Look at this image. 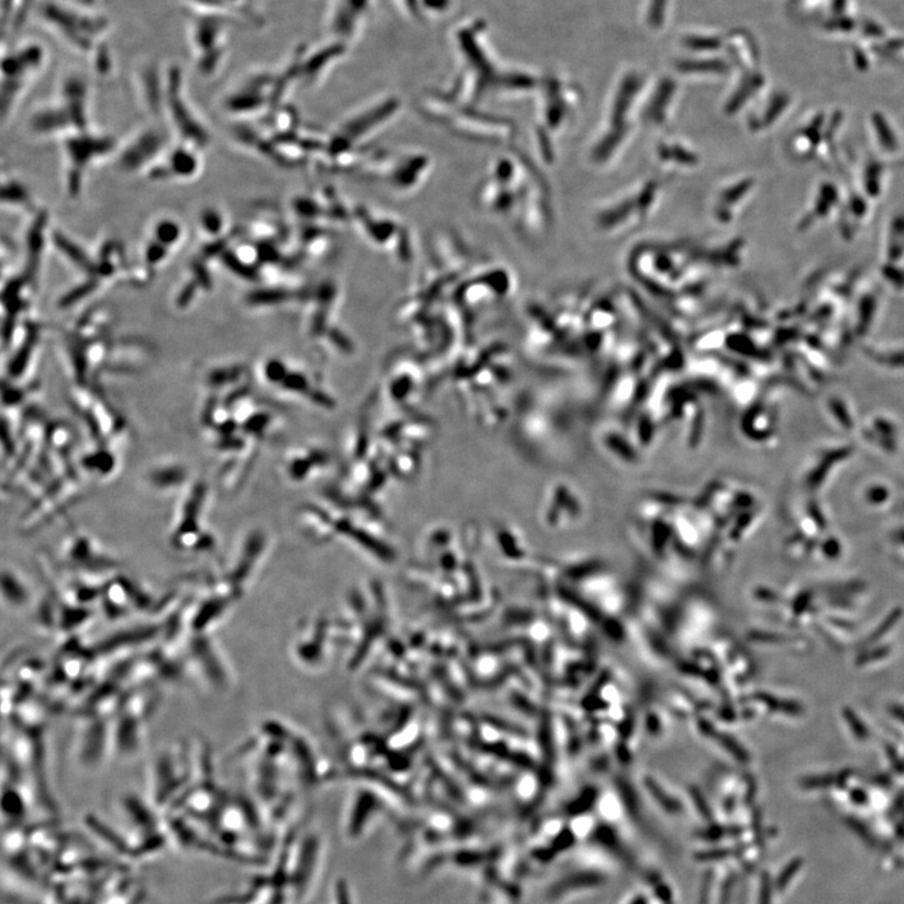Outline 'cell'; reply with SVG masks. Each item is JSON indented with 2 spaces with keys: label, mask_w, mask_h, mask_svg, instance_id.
<instances>
[{
  "label": "cell",
  "mask_w": 904,
  "mask_h": 904,
  "mask_svg": "<svg viewBox=\"0 0 904 904\" xmlns=\"http://www.w3.org/2000/svg\"><path fill=\"white\" fill-rule=\"evenodd\" d=\"M829 621H830V622H832V624H834V626H837V627H840V628H844V629L853 628V624H851V623L846 622V621H842V619H838V618H829Z\"/></svg>",
  "instance_id": "cell-27"
},
{
  "label": "cell",
  "mask_w": 904,
  "mask_h": 904,
  "mask_svg": "<svg viewBox=\"0 0 904 904\" xmlns=\"http://www.w3.org/2000/svg\"><path fill=\"white\" fill-rule=\"evenodd\" d=\"M843 717H844L845 721L848 722V726L851 727L853 735H854L858 740H862V741H864V740H868L869 736H870V732H869V729L867 727V724L863 722L861 717H859V716H858V715H856L851 708L846 707V708L843 710Z\"/></svg>",
  "instance_id": "cell-19"
},
{
  "label": "cell",
  "mask_w": 904,
  "mask_h": 904,
  "mask_svg": "<svg viewBox=\"0 0 904 904\" xmlns=\"http://www.w3.org/2000/svg\"><path fill=\"white\" fill-rule=\"evenodd\" d=\"M182 90L181 71L179 68H171L168 71L165 87V102L168 114L173 120L175 130L182 140V144L195 150H201L209 144V136L204 126L195 117Z\"/></svg>",
  "instance_id": "cell-7"
},
{
  "label": "cell",
  "mask_w": 904,
  "mask_h": 904,
  "mask_svg": "<svg viewBox=\"0 0 904 904\" xmlns=\"http://www.w3.org/2000/svg\"><path fill=\"white\" fill-rule=\"evenodd\" d=\"M190 6L198 8L203 14H216L230 19V15L239 12L241 0H185Z\"/></svg>",
  "instance_id": "cell-15"
},
{
  "label": "cell",
  "mask_w": 904,
  "mask_h": 904,
  "mask_svg": "<svg viewBox=\"0 0 904 904\" xmlns=\"http://www.w3.org/2000/svg\"><path fill=\"white\" fill-rule=\"evenodd\" d=\"M838 781L839 776L837 775L810 776V778H802V786L805 789H818V788H828V786L838 784Z\"/></svg>",
  "instance_id": "cell-22"
},
{
  "label": "cell",
  "mask_w": 904,
  "mask_h": 904,
  "mask_svg": "<svg viewBox=\"0 0 904 904\" xmlns=\"http://www.w3.org/2000/svg\"><path fill=\"white\" fill-rule=\"evenodd\" d=\"M246 372L241 363H222L206 370L203 381L210 391L228 393L245 384Z\"/></svg>",
  "instance_id": "cell-13"
},
{
  "label": "cell",
  "mask_w": 904,
  "mask_h": 904,
  "mask_svg": "<svg viewBox=\"0 0 904 904\" xmlns=\"http://www.w3.org/2000/svg\"><path fill=\"white\" fill-rule=\"evenodd\" d=\"M181 236V225L173 219H162L152 228L142 255V270L149 276L156 273V269L168 258L174 246L180 243Z\"/></svg>",
  "instance_id": "cell-9"
},
{
  "label": "cell",
  "mask_w": 904,
  "mask_h": 904,
  "mask_svg": "<svg viewBox=\"0 0 904 904\" xmlns=\"http://www.w3.org/2000/svg\"><path fill=\"white\" fill-rule=\"evenodd\" d=\"M260 377L270 389L278 393L293 397H304L309 401H316L321 406H332L333 398L322 393L321 389H314L313 378L304 372L294 370L285 360L269 358L264 360L260 368Z\"/></svg>",
  "instance_id": "cell-8"
},
{
  "label": "cell",
  "mask_w": 904,
  "mask_h": 904,
  "mask_svg": "<svg viewBox=\"0 0 904 904\" xmlns=\"http://www.w3.org/2000/svg\"><path fill=\"white\" fill-rule=\"evenodd\" d=\"M762 700L767 701V705L774 708V710L780 711V713H788L791 716H800L804 713V707L799 702H795V701L778 700V699H774L770 696H762Z\"/></svg>",
  "instance_id": "cell-20"
},
{
  "label": "cell",
  "mask_w": 904,
  "mask_h": 904,
  "mask_svg": "<svg viewBox=\"0 0 904 904\" xmlns=\"http://www.w3.org/2000/svg\"><path fill=\"white\" fill-rule=\"evenodd\" d=\"M900 617H902V609L897 608V609L891 612L886 616V619L880 623L879 626L872 632V635H869L868 638L864 641V646H872V645H875L879 640H882L897 624Z\"/></svg>",
  "instance_id": "cell-18"
},
{
  "label": "cell",
  "mask_w": 904,
  "mask_h": 904,
  "mask_svg": "<svg viewBox=\"0 0 904 904\" xmlns=\"http://www.w3.org/2000/svg\"><path fill=\"white\" fill-rule=\"evenodd\" d=\"M810 599H811V594L810 593H802L800 595H797V599L794 600V605H792V611L797 616H800L808 609Z\"/></svg>",
  "instance_id": "cell-24"
},
{
  "label": "cell",
  "mask_w": 904,
  "mask_h": 904,
  "mask_svg": "<svg viewBox=\"0 0 904 904\" xmlns=\"http://www.w3.org/2000/svg\"><path fill=\"white\" fill-rule=\"evenodd\" d=\"M886 755H888V759H889L891 762H892V767H894V770H896L897 773L900 774V775H903L904 759H902V757L899 756L898 753H897V750L894 749L892 745H886Z\"/></svg>",
  "instance_id": "cell-23"
},
{
  "label": "cell",
  "mask_w": 904,
  "mask_h": 904,
  "mask_svg": "<svg viewBox=\"0 0 904 904\" xmlns=\"http://www.w3.org/2000/svg\"><path fill=\"white\" fill-rule=\"evenodd\" d=\"M889 713H892L896 719L899 720L904 724V707L899 705H892L889 707Z\"/></svg>",
  "instance_id": "cell-25"
},
{
  "label": "cell",
  "mask_w": 904,
  "mask_h": 904,
  "mask_svg": "<svg viewBox=\"0 0 904 904\" xmlns=\"http://www.w3.org/2000/svg\"><path fill=\"white\" fill-rule=\"evenodd\" d=\"M228 20L222 15L200 13L192 25V47L198 71L204 74L215 73L225 57Z\"/></svg>",
  "instance_id": "cell-6"
},
{
  "label": "cell",
  "mask_w": 904,
  "mask_h": 904,
  "mask_svg": "<svg viewBox=\"0 0 904 904\" xmlns=\"http://www.w3.org/2000/svg\"><path fill=\"white\" fill-rule=\"evenodd\" d=\"M209 497V486L203 480H196L186 491L182 503L175 518L170 541L175 548L185 551L210 549L214 545V537L204 527V513Z\"/></svg>",
  "instance_id": "cell-2"
},
{
  "label": "cell",
  "mask_w": 904,
  "mask_h": 904,
  "mask_svg": "<svg viewBox=\"0 0 904 904\" xmlns=\"http://www.w3.org/2000/svg\"><path fill=\"white\" fill-rule=\"evenodd\" d=\"M46 52L38 43L4 52L1 62V116L6 120L19 97L42 71Z\"/></svg>",
  "instance_id": "cell-4"
},
{
  "label": "cell",
  "mask_w": 904,
  "mask_h": 904,
  "mask_svg": "<svg viewBox=\"0 0 904 904\" xmlns=\"http://www.w3.org/2000/svg\"><path fill=\"white\" fill-rule=\"evenodd\" d=\"M1 198H3V204H9L12 206H29L32 201L25 186L17 180L4 181Z\"/></svg>",
  "instance_id": "cell-17"
},
{
  "label": "cell",
  "mask_w": 904,
  "mask_h": 904,
  "mask_svg": "<svg viewBox=\"0 0 904 904\" xmlns=\"http://www.w3.org/2000/svg\"><path fill=\"white\" fill-rule=\"evenodd\" d=\"M114 149V138L93 135L90 130L67 133L65 156L67 160V190L69 196L79 195L84 174L90 163L102 158Z\"/></svg>",
  "instance_id": "cell-5"
},
{
  "label": "cell",
  "mask_w": 904,
  "mask_h": 904,
  "mask_svg": "<svg viewBox=\"0 0 904 904\" xmlns=\"http://www.w3.org/2000/svg\"><path fill=\"white\" fill-rule=\"evenodd\" d=\"M151 487L161 492H175L181 490L190 480L189 468L179 461H165L157 464L146 475Z\"/></svg>",
  "instance_id": "cell-12"
},
{
  "label": "cell",
  "mask_w": 904,
  "mask_h": 904,
  "mask_svg": "<svg viewBox=\"0 0 904 904\" xmlns=\"http://www.w3.org/2000/svg\"><path fill=\"white\" fill-rule=\"evenodd\" d=\"M38 8L43 22L65 42L78 52L96 54L97 65L101 69L106 66L100 50L102 49L103 36L108 29V20L102 14L65 0H42Z\"/></svg>",
  "instance_id": "cell-1"
},
{
  "label": "cell",
  "mask_w": 904,
  "mask_h": 904,
  "mask_svg": "<svg viewBox=\"0 0 904 904\" xmlns=\"http://www.w3.org/2000/svg\"><path fill=\"white\" fill-rule=\"evenodd\" d=\"M79 465L82 470L96 478H109L119 466V460L107 445H98L97 449L81 457Z\"/></svg>",
  "instance_id": "cell-14"
},
{
  "label": "cell",
  "mask_w": 904,
  "mask_h": 904,
  "mask_svg": "<svg viewBox=\"0 0 904 904\" xmlns=\"http://www.w3.org/2000/svg\"><path fill=\"white\" fill-rule=\"evenodd\" d=\"M102 551L87 535L78 534L68 540L66 545V557L69 564L77 568L107 569L114 568L112 558L101 554Z\"/></svg>",
  "instance_id": "cell-11"
},
{
  "label": "cell",
  "mask_w": 904,
  "mask_h": 904,
  "mask_svg": "<svg viewBox=\"0 0 904 904\" xmlns=\"http://www.w3.org/2000/svg\"><path fill=\"white\" fill-rule=\"evenodd\" d=\"M162 149V137L155 130L144 132L127 144L120 157L121 165L130 171L150 166Z\"/></svg>",
  "instance_id": "cell-10"
},
{
  "label": "cell",
  "mask_w": 904,
  "mask_h": 904,
  "mask_svg": "<svg viewBox=\"0 0 904 904\" xmlns=\"http://www.w3.org/2000/svg\"><path fill=\"white\" fill-rule=\"evenodd\" d=\"M88 90L82 79L68 78L63 86L60 102L34 114L32 126L38 133L50 135L60 132L87 131Z\"/></svg>",
  "instance_id": "cell-3"
},
{
  "label": "cell",
  "mask_w": 904,
  "mask_h": 904,
  "mask_svg": "<svg viewBox=\"0 0 904 904\" xmlns=\"http://www.w3.org/2000/svg\"><path fill=\"white\" fill-rule=\"evenodd\" d=\"M891 649L892 648L889 646H879L875 647V648L870 649V651H867V652L861 653L856 657V665L862 667V666L869 665V663H872L875 661L886 659V656L891 653Z\"/></svg>",
  "instance_id": "cell-21"
},
{
  "label": "cell",
  "mask_w": 904,
  "mask_h": 904,
  "mask_svg": "<svg viewBox=\"0 0 904 904\" xmlns=\"http://www.w3.org/2000/svg\"><path fill=\"white\" fill-rule=\"evenodd\" d=\"M851 797L856 802H864L867 800V794L861 789H854L851 790Z\"/></svg>",
  "instance_id": "cell-26"
},
{
  "label": "cell",
  "mask_w": 904,
  "mask_h": 904,
  "mask_svg": "<svg viewBox=\"0 0 904 904\" xmlns=\"http://www.w3.org/2000/svg\"><path fill=\"white\" fill-rule=\"evenodd\" d=\"M3 592L15 605H23L22 602L28 597L25 584H23L22 579L13 570L3 572Z\"/></svg>",
  "instance_id": "cell-16"
}]
</instances>
